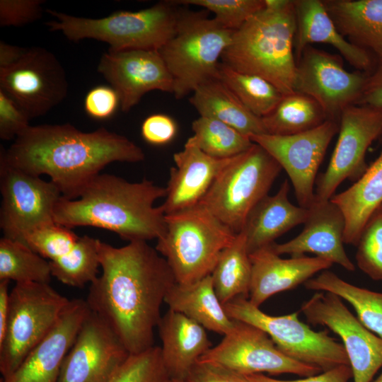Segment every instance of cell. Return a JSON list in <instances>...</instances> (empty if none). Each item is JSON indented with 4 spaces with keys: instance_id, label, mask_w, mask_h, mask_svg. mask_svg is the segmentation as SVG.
<instances>
[{
    "instance_id": "1",
    "label": "cell",
    "mask_w": 382,
    "mask_h": 382,
    "mask_svg": "<svg viewBox=\"0 0 382 382\" xmlns=\"http://www.w3.org/2000/svg\"><path fill=\"white\" fill-rule=\"evenodd\" d=\"M98 255L102 272L90 284V310L130 354L152 347L161 306L177 282L168 262L145 241L116 248L99 240Z\"/></svg>"
},
{
    "instance_id": "2",
    "label": "cell",
    "mask_w": 382,
    "mask_h": 382,
    "mask_svg": "<svg viewBox=\"0 0 382 382\" xmlns=\"http://www.w3.org/2000/svg\"><path fill=\"white\" fill-rule=\"evenodd\" d=\"M0 152L17 169L49 175L69 199L78 198L109 163L145 158L142 149L122 135L104 127L84 132L69 123L29 126L7 150L1 146Z\"/></svg>"
},
{
    "instance_id": "3",
    "label": "cell",
    "mask_w": 382,
    "mask_h": 382,
    "mask_svg": "<svg viewBox=\"0 0 382 382\" xmlns=\"http://www.w3.org/2000/svg\"><path fill=\"white\" fill-rule=\"evenodd\" d=\"M166 189L146 178L130 183L110 174H99L76 199L62 196L54 211L56 224L69 228L93 226L118 234L129 242L159 238L166 232L163 207L156 199L166 197Z\"/></svg>"
},
{
    "instance_id": "4",
    "label": "cell",
    "mask_w": 382,
    "mask_h": 382,
    "mask_svg": "<svg viewBox=\"0 0 382 382\" xmlns=\"http://www.w3.org/2000/svg\"><path fill=\"white\" fill-rule=\"evenodd\" d=\"M296 30L294 0H265V7L233 31L221 63L260 76L283 95L294 92Z\"/></svg>"
},
{
    "instance_id": "5",
    "label": "cell",
    "mask_w": 382,
    "mask_h": 382,
    "mask_svg": "<svg viewBox=\"0 0 382 382\" xmlns=\"http://www.w3.org/2000/svg\"><path fill=\"white\" fill-rule=\"evenodd\" d=\"M175 6L173 1H163L138 11H121L100 18L47 9L55 20L45 25L71 41L94 39L108 43L113 51L159 50L176 30L181 12Z\"/></svg>"
},
{
    "instance_id": "6",
    "label": "cell",
    "mask_w": 382,
    "mask_h": 382,
    "mask_svg": "<svg viewBox=\"0 0 382 382\" xmlns=\"http://www.w3.org/2000/svg\"><path fill=\"white\" fill-rule=\"evenodd\" d=\"M166 232L155 248L183 284L211 274L237 234L201 204L166 215Z\"/></svg>"
},
{
    "instance_id": "7",
    "label": "cell",
    "mask_w": 382,
    "mask_h": 382,
    "mask_svg": "<svg viewBox=\"0 0 382 382\" xmlns=\"http://www.w3.org/2000/svg\"><path fill=\"white\" fill-rule=\"evenodd\" d=\"M233 33L205 11L180 13L174 35L158 50L172 76L175 98L218 77L219 59Z\"/></svg>"
},
{
    "instance_id": "8",
    "label": "cell",
    "mask_w": 382,
    "mask_h": 382,
    "mask_svg": "<svg viewBox=\"0 0 382 382\" xmlns=\"http://www.w3.org/2000/svg\"><path fill=\"white\" fill-rule=\"evenodd\" d=\"M282 170L265 149L253 143L222 170L199 204L238 233L250 211L268 195Z\"/></svg>"
},
{
    "instance_id": "9",
    "label": "cell",
    "mask_w": 382,
    "mask_h": 382,
    "mask_svg": "<svg viewBox=\"0 0 382 382\" xmlns=\"http://www.w3.org/2000/svg\"><path fill=\"white\" fill-rule=\"evenodd\" d=\"M70 300L49 284L17 283L10 291L9 316L0 343V372L6 378L53 329Z\"/></svg>"
},
{
    "instance_id": "10",
    "label": "cell",
    "mask_w": 382,
    "mask_h": 382,
    "mask_svg": "<svg viewBox=\"0 0 382 382\" xmlns=\"http://www.w3.org/2000/svg\"><path fill=\"white\" fill-rule=\"evenodd\" d=\"M233 320L253 325L272 340L285 355L325 371L340 365H349L342 344L326 331L316 332L298 318V312L270 316L253 305L248 299L236 298L224 305Z\"/></svg>"
},
{
    "instance_id": "11",
    "label": "cell",
    "mask_w": 382,
    "mask_h": 382,
    "mask_svg": "<svg viewBox=\"0 0 382 382\" xmlns=\"http://www.w3.org/2000/svg\"><path fill=\"white\" fill-rule=\"evenodd\" d=\"M0 228L3 237L22 241L29 232L55 223L54 211L62 197L50 180L10 166L0 152Z\"/></svg>"
},
{
    "instance_id": "12",
    "label": "cell",
    "mask_w": 382,
    "mask_h": 382,
    "mask_svg": "<svg viewBox=\"0 0 382 382\" xmlns=\"http://www.w3.org/2000/svg\"><path fill=\"white\" fill-rule=\"evenodd\" d=\"M0 90L28 117L44 115L66 97L65 70L45 48H27L13 65L0 69Z\"/></svg>"
},
{
    "instance_id": "13",
    "label": "cell",
    "mask_w": 382,
    "mask_h": 382,
    "mask_svg": "<svg viewBox=\"0 0 382 382\" xmlns=\"http://www.w3.org/2000/svg\"><path fill=\"white\" fill-rule=\"evenodd\" d=\"M235 320L233 329L199 359L246 376L255 374H291L307 377L323 372L282 353L259 328Z\"/></svg>"
},
{
    "instance_id": "14",
    "label": "cell",
    "mask_w": 382,
    "mask_h": 382,
    "mask_svg": "<svg viewBox=\"0 0 382 382\" xmlns=\"http://www.w3.org/2000/svg\"><path fill=\"white\" fill-rule=\"evenodd\" d=\"M338 139L330 163L316 181L315 199L329 200L346 179L357 180L366 171L368 148L382 137V108L351 105L342 111Z\"/></svg>"
},
{
    "instance_id": "15",
    "label": "cell",
    "mask_w": 382,
    "mask_h": 382,
    "mask_svg": "<svg viewBox=\"0 0 382 382\" xmlns=\"http://www.w3.org/2000/svg\"><path fill=\"white\" fill-rule=\"evenodd\" d=\"M368 74L349 72L341 56L308 45L296 60L294 90L313 98L329 120L339 122L345 108L359 98Z\"/></svg>"
},
{
    "instance_id": "16",
    "label": "cell",
    "mask_w": 382,
    "mask_h": 382,
    "mask_svg": "<svg viewBox=\"0 0 382 382\" xmlns=\"http://www.w3.org/2000/svg\"><path fill=\"white\" fill-rule=\"evenodd\" d=\"M300 311L309 323L326 326L340 337L354 382H371L382 367V339L368 330L332 293L314 294Z\"/></svg>"
},
{
    "instance_id": "17",
    "label": "cell",
    "mask_w": 382,
    "mask_h": 382,
    "mask_svg": "<svg viewBox=\"0 0 382 382\" xmlns=\"http://www.w3.org/2000/svg\"><path fill=\"white\" fill-rule=\"evenodd\" d=\"M339 122L327 120L320 126L296 134H252L250 139L265 149L289 175L299 206L308 208L315 199L318 170L326 150L338 133Z\"/></svg>"
},
{
    "instance_id": "18",
    "label": "cell",
    "mask_w": 382,
    "mask_h": 382,
    "mask_svg": "<svg viewBox=\"0 0 382 382\" xmlns=\"http://www.w3.org/2000/svg\"><path fill=\"white\" fill-rule=\"evenodd\" d=\"M129 354L110 327L91 311L64 358L57 382H108Z\"/></svg>"
},
{
    "instance_id": "19",
    "label": "cell",
    "mask_w": 382,
    "mask_h": 382,
    "mask_svg": "<svg viewBox=\"0 0 382 382\" xmlns=\"http://www.w3.org/2000/svg\"><path fill=\"white\" fill-rule=\"evenodd\" d=\"M98 71L118 93L123 112H129L151 91L173 93V80L158 50H108Z\"/></svg>"
},
{
    "instance_id": "20",
    "label": "cell",
    "mask_w": 382,
    "mask_h": 382,
    "mask_svg": "<svg viewBox=\"0 0 382 382\" xmlns=\"http://www.w3.org/2000/svg\"><path fill=\"white\" fill-rule=\"evenodd\" d=\"M90 311L86 300H70L53 329L1 382H57L64 358Z\"/></svg>"
},
{
    "instance_id": "21",
    "label": "cell",
    "mask_w": 382,
    "mask_h": 382,
    "mask_svg": "<svg viewBox=\"0 0 382 382\" xmlns=\"http://www.w3.org/2000/svg\"><path fill=\"white\" fill-rule=\"evenodd\" d=\"M308 209L302 231L287 242L274 243L273 250L279 255L301 256L306 253H313L347 271H354L355 266L343 245L345 220L341 209L330 199H316Z\"/></svg>"
},
{
    "instance_id": "22",
    "label": "cell",
    "mask_w": 382,
    "mask_h": 382,
    "mask_svg": "<svg viewBox=\"0 0 382 382\" xmlns=\"http://www.w3.org/2000/svg\"><path fill=\"white\" fill-rule=\"evenodd\" d=\"M233 158L210 156L189 137L183 149L173 154L175 166L170 170L166 200L161 204L165 214L199 204L216 177Z\"/></svg>"
},
{
    "instance_id": "23",
    "label": "cell",
    "mask_w": 382,
    "mask_h": 382,
    "mask_svg": "<svg viewBox=\"0 0 382 382\" xmlns=\"http://www.w3.org/2000/svg\"><path fill=\"white\" fill-rule=\"evenodd\" d=\"M252 265L248 300L260 306L270 296L304 284L315 274L328 270L332 263L306 255L280 257L272 245L250 254Z\"/></svg>"
},
{
    "instance_id": "24",
    "label": "cell",
    "mask_w": 382,
    "mask_h": 382,
    "mask_svg": "<svg viewBox=\"0 0 382 382\" xmlns=\"http://www.w3.org/2000/svg\"><path fill=\"white\" fill-rule=\"evenodd\" d=\"M296 30V57L311 43L329 44L358 71L369 74L374 69L370 52L349 42L337 29L322 0H294Z\"/></svg>"
},
{
    "instance_id": "25",
    "label": "cell",
    "mask_w": 382,
    "mask_h": 382,
    "mask_svg": "<svg viewBox=\"0 0 382 382\" xmlns=\"http://www.w3.org/2000/svg\"><path fill=\"white\" fill-rule=\"evenodd\" d=\"M163 362L170 378L184 381L211 347L206 329L185 315L168 309L157 326Z\"/></svg>"
},
{
    "instance_id": "26",
    "label": "cell",
    "mask_w": 382,
    "mask_h": 382,
    "mask_svg": "<svg viewBox=\"0 0 382 382\" xmlns=\"http://www.w3.org/2000/svg\"><path fill=\"white\" fill-rule=\"evenodd\" d=\"M289 188L285 180L275 195L265 196L249 213L241 231L249 254L271 245L275 239L306 221L308 209L289 201Z\"/></svg>"
},
{
    "instance_id": "27",
    "label": "cell",
    "mask_w": 382,
    "mask_h": 382,
    "mask_svg": "<svg viewBox=\"0 0 382 382\" xmlns=\"http://www.w3.org/2000/svg\"><path fill=\"white\" fill-rule=\"evenodd\" d=\"M338 31L382 57V0H322Z\"/></svg>"
},
{
    "instance_id": "28",
    "label": "cell",
    "mask_w": 382,
    "mask_h": 382,
    "mask_svg": "<svg viewBox=\"0 0 382 382\" xmlns=\"http://www.w3.org/2000/svg\"><path fill=\"white\" fill-rule=\"evenodd\" d=\"M330 200L345 216L344 243L357 245L364 226L382 206V149L351 187Z\"/></svg>"
},
{
    "instance_id": "29",
    "label": "cell",
    "mask_w": 382,
    "mask_h": 382,
    "mask_svg": "<svg viewBox=\"0 0 382 382\" xmlns=\"http://www.w3.org/2000/svg\"><path fill=\"white\" fill-rule=\"evenodd\" d=\"M164 302L169 309L220 335L228 333L235 324L216 295L211 274L190 284L176 282L166 294Z\"/></svg>"
},
{
    "instance_id": "30",
    "label": "cell",
    "mask_w": 382,
    "mask_h": 382,
    "mask_svg": "<svg viewBox=\"0 0 382 382\" xmlns=\"http://www.w3.org/2000/svg\"><path fill=\"white\" fill-rule=\"evenodd\" d=\"M189 101L199 116L219 120L246 136L266 134L262 118L251 112L219 77L199 86Z\"/></svg>"
},
{
    "instance_id": "31",
    "label": "cell",
    "mask_w": 382,
    "mask_h": 382,
    "mask_svg": "<svg viewBox=\"0 0 382 382\" xmlns=\"http://www.w3.org/2000/svg\"><path fill=\"white\" fill-rule=\"evenodd\" d=\"M252 265L243 231L224 250L211 274L216 295L223 305L239 297L248 299Z\"/></svg>"
},
{
    "instance_id": "32",
    "label": "cell",
    "mask_w": 382,
    "mask_h": 382,
    "mask_svg": "<svg viewBox=\"0 0 382 382\" xmlns=\"http://www.w3.org/2000/svg\"><path fill=\"white\" fill-rule=\"evenodd\" d=\"M329 120L319 103L308 95H284L274 110L262 117L266 134L293 135L313 129Z\"/></svg>"
},
{
    "instance_id": "33",
    "label": "cell",
    "mask_w": 382,
    "mask_h": 382,
    "mask_svg": "<svg viewBox=\"0 0 382 382\" xmlns=\"http://www.w3.org/2000/svg\"><path fill=\"white\" fill-rule=\"evenodd\" d=\"M307 289L332 293L347 301L359 321L382 339V293L347 282L328 270L304 283Z\"/></svg>"
},
{
    "instance_id": "34",
    "label": "cell",
    "mask_w": 382,
    "mask_h": 382,
    "mask_svg": "<svg viewBox=\"0 0 382 382\" xmlns=\"http://www.w3.org/2000/svg\"><path fill=\"white\" fill-rule=\"evenodd\" d=\"M51 277L47 260L18 240L0 239V280L49 284Z\"/></svg>"
},
{
    "instance_id": "35",
    "label": "cell",
    "mask_w": 382,
    "mask_h": 382,
    "mask_svg": "<svg viewBox=\"0 0 382 382\" xmlns=\"http://www.w3.org/2000/svg\"><path fill=\"white\" fill-rule=\"evenodd\" d=\"M218 77L251 112L260 118L271 112L284 96L267 80L237 71L221 62Z\"/></svg>"
},
{
    "instance_id": "36",
    "label": "cell",
    "mask_w": 382,
    "mask_h": 382,
    "mask_svg": "<svg viewBox=\"0 0 382 382\" xmlns=\"http://www.w3.org/2000/svg\"><path fill=\"white\" fill-rule=\"evenodd\" d=\"M190 138L204 153L216 158H230L247 151L253 144L232 127L213 118L199 116L192 122Z\"/></svg>"
},
{
    "instance_id": "37",
    "label": "cell",
    "mask_w": 382,
    "mask_h": 382,
    "mask_svg": "<svg viewBox=\"0 0 382 382\" xmlns=\"http://www.w3.org/2000/svg\"><path fill=\"white\" fill-rule=\"evenodd\" d=\"M98 241L88 236L80 237L67 255L49 261L52 276L74 287L81 288L91 284L98 276Z\"/></svg>"
},
{
    "instance_id": "38",
    "label": "cell",
    "mask_w": 382,
    "mask_h": 382,
    "mask_svg": "<svg viewBox=\"0 0 382 382\" xmlns=\"http://www.w3.org/2000/svg\"><path fill=\"white\" fill-rule=\"evenodd\" d=\"M169 378L161 347L153 346L143 352L129 354L108 382H166Z\"/></svg>"
},
{
    "instance_id": "39",
    "label": "cell",
    "mask_w": 382,
    "mask_h": 382,
    "mask_svg": "<svg viewBox=\"0 0 382 382\" xmlns=\"http://www.w3.org/2000/svg\"><path fill=\"white\" fill-rule=\"evenodd\" d=\"M79 238L71 228L53 223L29 232L21 242L48 261H54L67 255Z\"/></svg>"
},
{
    "instance_id": "40",
    "label": "cell",
    "mask_w": 382,
    "mask_h": 382,
    "mask_svg": "<svg viewBox=\"0 0 382 382\" xmlns=\"http://www.w3.org/2000/svg\"><path fill=\"white\" fill-rule=\"evenodd\" d=\"M356 246L358 267L372 279L382 281V206L364 226Z\"/></svg>"
},
{
    "instance_id": "41",
    "label": "cell",
    "mask_w": 382,
    "mask_h": 382,
    "mask_svg": "<svg viewBox=\"0 0 382 382\" xmlns=\"http://www.w3.org/2000/svg\"><path fill=\"white\" fill-rule=\"evenodd\" d=\"M178 5L197 6L214 13L225 28L235 31L265 7V0H177Z\"/></svg>"
},
{
    "instance_id": "42",
    "label": "cell",
    "mask_w": 382,
    "mask_h": 382,
    "mask_svg": "<svg viewBox=\"0 0 382 382\" xmlns=\"http://www.w3.org/2000/svg\"><path fill=\"white\" fill-rule=\"evenodd\" d=\"M44 0H1L0 26H22L42 17Z\"/></svg>"
},
{
    "instance_id": "43",
    "label": "cell",
    "mask_w": 382,
    "mask_h": 382,
    "mask_svg": "<svg viewBox=\"0 0 382 382\" xmlns=\"http://www.w3.org/2000/svg\"><path fill=\"white\" fill-rule=\"evenodd\" d=\"M29 120L23 111L0 90V138L16 139L30 126Z\"/></svg>"
},
{
    "instance_id": "44",
    "label": "cell",
    "mask_w": 382,
    "mask_h": 382,
    "mask_svg": "<svg viewBox=\"0 0 382 382\" xmlns=\"http://www.w3.org/2000/svg\"><path fill=\"white\" fill-rule=\"evenodd\" d=\"M120 105L117 91L111 86H98L90 90L84 99L87 115L97 120L110 117Z\"/></svg>"
},
{
    "instance_id": "45",
    "label": "cell",
    "mask_w": 382,
    "mask_h": 382,
    "mask_svg": "<svg viewBox=\"0 0 382 382\" xmlns=\"http://www.w3.org/2000/svg\"><path fill=\"white\" fill-rule=\"evenodd\" d=\"M141 136L148 143L161 146L170 142L176 135L177 125L174 120L164 114L147 117L141 127Z\"/></svg>"
},
{
    "instance_id": "46",
    "label": "cell",
    "mask_w": 382,
    "mask_h": 382,
    "mask_svg": "<svg viewBox=\"0 0 382 382\" xmlns=\"http://www.w3.org/2000/svg\"><path fill=\"white\" fill-rule=\"evenodd\" d=\"M184 382H250L245 376L210 363L199 362L192 368Z\"/></svg>"
},
{
    "instance_id": "47",
    "label": "cell",
    "mask_w": 382,
    "mask_h": 382,
    "mask_svg": "<svg viewBox=\"0 0 382 382\" xmlns=\"http://www.w3.org/2000/svg\"><path fill=\"white\" fill-rule=\"evenodd\" d=\"M250 382H348L353 378L349 365H340L318 374L296 380H279L270 378L263 374L245 376Z\"/></svg>"
},
{
    "instance_id": "48",
    "label": "cell",
    "mask_w": 382,
    "mask_h": 382,
    "mask_svg": "<svg viewBox=\"0 0 382 382\" xmlns=\"http://www.w3.org/2000/svg\"><path fill=\"white\" fill-rule=\"evenodd\" d=\"M355 105L382 108V57L368 74L361 94Z\"/></svg>"
},
{
    "instance_id": "49",
    "label": "cell",
    "mask_w": 382,
    "mask_h": 382,
    "mask_svg": "<svg viewBox=\"0 0 382 382\" xmlns=\"http://www.w3.org/2000/svg\"><path fill=\"white\" fill-rule=\"evenodd\" d=\"M10 281L0 280V343L3 341L9 316Z\"/></svg>"
},
{
    "instance_id": "50",
    "label": "cell",
    "mask_w": 382,
    "mask_h": 382,
    "mask_svg": "<svg viewBox=\"0 0 382 382\" xmlns=\"http://www.w3.org/2000/svg\"><path fill=\"white\" fill-rule=\"evenodd\" d=\"M27 48L0 42V69L8 67L17 62Z\"/></svg>"
},
{
    "instance_id": "51",
    "label": "cell",
    "mask_w": 382,
    "mask_h": 382,
    "mask_svg": "<svg viewBox=\"0 0 382 382\" xmlns=\"http://www.w3.org/2000/svg\"><path fill=\"white\" fill-rule=\"evenodd\" d=\"M166 382H184V381L177 378H169Z\"/></svg>"
},
{
    "instance_id": "52",
    "label": "cell",
    "mask_w": 382,
    "mask_h": 382,
    "mask_svg": "<svg viewBox=\"0 0 382 382\" xmlns=\"http://www.w3.org/2000/svg\"><path fill=\"white\" fill-rule=\"evenodd\" d=\"M371 382H382V372L376 379L372 380Z\"/></svg>"
}]
</instances>
